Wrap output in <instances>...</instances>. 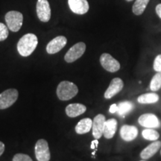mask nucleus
Returning <instances> with one entry per match:
<instances>
[{"label":"nucleus","mask_w":161,"mask_h":161,"mask_svg":"<svg viewBox=\"0 0 161 161\" xmlns=\"http://www.w3.org/2000/svg\"><path fill=\"white\" fill-rule=\"evenodd\" d=\"M38 44L37 36L34 34L29 33L20 38L17 43V51L23 57L31 55L35 51Z\"/></svg>","instance_id":"1"},{"label":"nucleus","mask_w":161,"mask_h":161,"mask_svg":"<svg viewBox=\"0 0 161 161\" xmlns=\"http://www.w3.org/2000/svg\"><path fill=\"white\" fill-rule=\"evenodd\" d=\"M57 96L61 101H68L72 99L77 95L78 88L76 84L68 80L61 81L58 85Z\"/></svg>","instance_id":"2"},{"label":"nucleus","mask_w":161,"mask_h":161,"mask_svg":"<svg viewBox=\"0 0 161 161\" xmlns=\"http://www.w3.org/2000/svg\"><path fill=\"white\" fill-rule=\"evenodd\" d=\"M5 19L8 29L13 32H17L23 25V16L19 11H11L6 14Z\"/></svg>","instance_id":"3"},{"label":"nucleus","mask_w":161,"mask_h":161,"mask_svg":"<svg viewBox=\"0 0 161 161\" xmlns=\"http://www.w3.org/2000/svg\"><path fill=\"white\" fill-rule=\"evenodd\" d=\"M17 90L8 89L3 91L0 94V110L7 109L13 105L18 98Z\"/></svg>","instance_id":"4"},{"label":"nucleus","mask_w":161,"mask_h":161,"mask_svg":"<svg viewBox=\"0 0 161 161\" xmlns=\"http://www.w3.org/2000/svg\"><path fill=\"white\" fill-rule=\"evenodd\" d=\"M86 51V44L83 42L75 43L66 52L64 60L66 63H73L81 57Z\"/></svg>","instance_id":"5"},{"label":"nucleus","mask_w":161,"mask_h":161,"mask_svg":"<svg viewBox=\"0 0 161 161\" xmlns=\"http://www.w3.org/2000/svg\"><path fill=\"white\" fill-rule=\"evenodd\" d=\"M35 157L38 161H49L51 154L47 141L40 139L36 142L35 147Z\"/></svg>","instance_id":"6"},{"label":"nucleus","mask_w":161,"mask_h":161,"mask_svg":"<svg viewBox=\"0 0 161 161\" xmlns=\"http://www.w3.org/2000/svg\"><path fill=\"white\" fill-rule=\"evenodd\" d=\"M100 64L106 71L116 72L120 69V64L117 60L108 53H103L100 56Z\"/></svg>","instance_id":"7"},{"label":"nucleus","mask_w":161,"mask_h":161,"mask_svg":"<svg viewBox=\"0 0 161 161\" xmlns=\"http://www.w3.org/2000/svg\"><path fill=\"white\" fill-rule=\"evenodd\" d=\"M37 14L39 19L47 23L51 18V8L48 0H38L37 3Z\"/></svg>","instance_id":"8"},{"label":"nucleus","mask_w":161,"mask_h":161,"mask_svg":"<svg viewBox=\"0 0 161 161\" xmlns=\"http://www.w3.org/2000/svg\"><path fill=\"white\" fill-rule=\"evenodd\" d=\"M138 122L141 126L146 128H158L161 125L158 116L153 114H142L138 119Z\"/></svg>","instance_id":"9"},{"label":"nucleus","mask_w":161,"mask_h":161,"mask_svg":"<svg viewBox=\"0 0 161 161\" xmlns=\"http://www.w3.org/2000/svg\"><path fill=\"white\" fill-rule=\"evenodd\" d=\"M123 86L124 82L120 78H113L109 84V86L104 92V98L106 99H110L114 96L117 95L120 91H122V90L123 89Z\"/></svg>","instance_id":"10"},{"label":"nucleus","mask_w":161,"mask_h":161,"mask_svg":"<svg viewBox=\"0 0 161 161\" xmlns=\"http://www.w3.org/2000/svg\"><path fill=\"white\" fill-rule=\"evenodd\" d=\"M67 39L64 36H58L53 40H52L46 46V52L49 55L58 53L60 50L63 49L66 45Z\"/></svg>","instance_id":"11"},{"label":"nucleus","mask_w":161,"mask_h":161,"mask_svg":"<svg viewBox=\"0 0 161 161\" xmlns=\"http://www.w3.org/2000/svg\"><path fill=\"white\" fill-rule=\"evenodd\" d=\"M68 5L74 14L79 15L85 14L90 8L87 0H68Z\"/></svg>","instance_id":"12"},{"label":"nucleus","mask_w":161,"mask_h":161,"mask_svg":"<svg viewBox=\"0 0 161 161\" xmlns=\"http://www.w3.org/2000/svg\"><path fill=\"white\" fill-rule=\"evenodd\" d=\"M106 122V118L103 114H98L92 120V136L95 139H100L103 135V130L104 124Z\"/></svg>","instance_id":"13"},{"label":"nucleus","mask_w":161,"mask_h":161,"mask_svg":"<svg viewBox=\"0 0 161 161\" xmlns=\"http://www.w3.org/2000/svg\"><path fill=\"white\" fill-rule=\"evenodd\" d=\"M138 132L139 130L136 127L124 125L120 129V136L125 142H131L138 136Z\"/></svg>","instance_id":"14"},{"label":"nucleus","mask_w":161,"mask_h":161,"mask_svg":"<svg viewBox=\"0 0 161 161\" xmlns=\"http://www.w3.org/2000/svg\"><path fill=\"white\" fill-rule=\"evenodd\" d=\"M161 148V141H153L150 145L146 147L140 153V158L142 160H148L152 158Z\"/></svg>","instance_id":"15"},{"label":"nucleus","mask_w":161,"mask_h":161,"mask_svg":"<svg viewBox=\"0 0 161 161\" xmlns=\"http://www.w3.org/2000/svg\"><path fill=\"white\" fill-rule=\"evenodd\" d=\"M117 120L114 118L106 120L103 130V135L104 137L108 140L114 137L116 134V130H117Z\"/></svg>","instance_id":"16"},{"label":"nucleus","mask_w":161,"mask_h":161,"mask_svg":"<svg viewBox=\"0 0 161 161\" xmlns=\"http://www.w3.org/2000/svg\"><path fill=\"white\" fill-rule=\"evenodd\" d=\"M86 110L85 105L79 103L70 104L66 108V114L69 117H77L84 114Z\"/></svg>","instance_id":"17"},{"label":"nucleus","mask_w":161,"mask_h":161,"mask_svg":"<svg viewBox=\"0 0 161 161\" xmlns=\"http://www.w3.org/2000/svg\"><path fill=\"white\" fill-rule=\"evenodd\" d=\"M92 120L90 118L82 119L75 126V132L78 134H85L92 129Z\"/></svg>","instance_id":"18"},{"label":"nucleus","mask_w":161,"mask_h":161,"mask_svg":"<svg viewBox=\"0 0 161 161\" xmlns=\"http://www.w3.org/2000/svg\"><path fill=\"white\" fill-rule=\"evenodd\" d=\"M158 94L156 92H148V93H144L140 95L137 98V102L140 104H154L159 101Z\"/></svg>","instance_id":"19"},{"label":"nucleus","mask_w":161,"mask_h":161,"mask_svg":"<svg viewBox=\"0 0 161 161\" xmlns=\"http://www.w3.org/2000/svg\"><path fill=\"white\" fill-rule=\"evenodd\" d=\"M150 0H135L132 7V11L134 14L140 16L143 14Z\"/></svg>","instance_id":"20"},{"label":"nucleus","mask_w":161,"mask_h":161,"mask_svg":"<svg viewBox=\"0 0 161 161\" xmlns=\"http://www.w3.org/2000/svg\"><path fill=\"white\" fill-rule=\"evenodd\" d=\"M134 105L132 102L125 101V102H122L118 104V110L117 113L121 116H124L128 114L131 110L134 109Z\"/></svg>","instance_id":"21"},{"label":"nucleus","mask_w":161,"mask_h":161,"mask_svg":"<svg viewBox=\"0 0 161 161\" xmlns=\"http://www.w3.org/2000/svg\"><path fill=\"white\" fill-rule=\"evenodd\" d=\"M142 136L146 140L156 141L160 137V134L154 128H146L142 131Z\"/></svg>","instance_id":"22"},{"label":"nucleus","mask_w":161,"mask_h":161,"mask_svg":"<svg viewBox=\"0 0 161 161\" xmlns=\"http://www.w3.org/2000/svg\"><path fill=\"white\" fill-rule=\"evenodd\" d=\"M150 89L156 92L161 89V72H158L153 76L150 82Z\"/></svg>","instance_id":"23"},{"label":"nucleus","mask_w":161,"mask_h":161,"mask_svg":"<svg viewBox=\"0 0 161 161\" xmlns=\"http://www.w3.org/2000/svg\"><path fill=\"white\" fill-rule=\"evenodd\" d=\"M8 28L5 24L0 23V41H4L8 37Z\"/></svg>","instance_id":"24"},{"label":"nucleus","mask_w":161,"mask_h":161,"mask_svg":"<svg viewBox=\"0 0 161 161\" xmlns=\"http://www.w3.org/2000/svg\"><path fill=\"white\" fill-rule=\"evenodd\" d=\"M153 68H154V71L157 72H161V55H157V57L154 58Z\"/></svg>","instance_id":"25"},{"label":"nucleus","mask_w":161,"mask_h":161,"mask_svg":"<svg viewBox=\"0 0 161 161\" xmlns=\"http://www.w3.org/2000/svg\"><path fill=\"white\" fill-rule=\"evenodd\" d=\"M13 161H33L29 155L25 154H17L13 158Z\"/></svg>","instance_id":"26"},{"label":"nucleus","mask_w":161,"mask_h":161,"mask_svg":"<svg viewBox=\"0 0 161 161\" xmlns=\"http://www.w3.org/2000/svg\"><path fill=\"white\" fill-rule=\"evenodd\" d=\"M117 110H118V104H113L110 107L109 112L111 113V114H115V113L117 112Z\"/></svg>","instance_id":"27"},{"label":"nucleus","mask_w":161,"mask_h":161,"mask_svg":"<svg viewBox=\"0 0 161 161\" xmlns=\"http://www.w3.org/2000/svg\"><path fill=\"white\" fill-rule=\"evenodd\" d=\"M155 11H156V14H158V17L161 19V3L158 4V5L156 6Z\"/></svg>","instance_id":"28"},{"label":"nucleus","mask_w":161,"mask_h":161,"mask_svg":"<svg viewBox=\"0 0 161 161\" xmlns=\"http://www.w3.org/2000/svg\"><path fill=\"white\" fill-rule=\"evenodd\" d=\"M5 144L3 142H0V156L3 154L5 152Z\"/></svg>","instance_id":"29"},{"label":"nucleus","mask_w":161,"mask_h":161,"mask_svg":"<svg viewBox=\"0 0 161 161\" xmlns=\"http://www.w3.org/2000/svg\"><path fill=\"white\" fill-rule=\"evenodd\" d=\"M98 141L97 139H96V140H94L92 142H91V148H95V147L96 148V147L98 146Z\"/></svg>","instance_id":"30"},{"label":"nucleus","mask_w":161,"mask_h":161,"mask_svg":"<svg viewBox=\"0 0 161 161\" xmlns=\"http://www.w3.org/2000/svg\"><path fill=\"white\" fill-rule=\"evenodd\" d=\"M125 1H127V2H131V1H133V0H125Z\"/></svg>","instance_id":"31"},{"label":"nucleus","mask_w":161,"mask_h":161,"mask_svg":"<svg viewBox=\"0 0 161 161\" xmlns=\"http://www.w3.org/2000/svg\"><path fill=\"white\" fill-rule=\"evenodd\" d=\"M140 161H147L146 160H140Z\"/></svg>","instance_id":"32"},{"label":"nucleus","mask_w":161,"mask_h":161,"mask_svg":"<svg viewBox=\"0 0 161 161\" xmlns=\"http://www.w3.org/2000/svg\"><path fill=\"white\" fill-rule=\"evenodd\" d=\"M160 155H161V151H160Z\"/></svg>","instance_id":"33"}]
</instances>
